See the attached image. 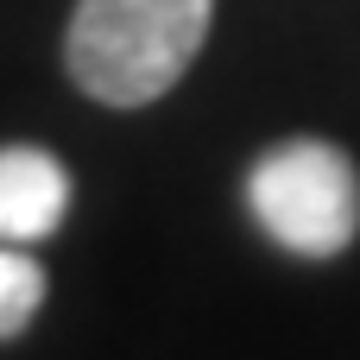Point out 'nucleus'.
<instances>
[{"instance_id":"obj_1","label":"nucleus","mask_w":360,"mask_h":360,"mask_svg":"<svg viewBox=\"0 0 360 360\" xmlns=\"http://www.w3.org/2000/svg\"><path fill=\"white\" fill-rule=\"evenodd\" d=\"M209 19L215 0H76L63 70L101 108H152L202 57Z\"/></svg>"},{"instance_id":"obj_2","label":"nucleus","mask_w":360,"mask_h":360,"mask_svg":"<svg viewBox=\"0 0 360 360\" xmlns=\"http://www.w3.org/2000/svg\"><path fill=\"white\" fill-rule=\"evenodd\" d=\"M253 221L297 259H335L360 234V171L335 139L291 133L247 171Z\"/></svg>"},{"instance_id":"obj_3","label":"nucleus","mask_w":360,"mask_h":360,"mask_svg":"<svg viewBox=\"0 0 360 360\" xmlns=\"http://www.w3.org/2000/svg\"><path fill=\"white\" fill-rule=\"evenodd\" d=\"M70 209V171L44 146H0V240L32 247L57 234Z\"/></svg>"},{"instance_id":"obj_4","label":"nucleus","mask_w":360,"mask_h":360,"mask_svg":"<svg viewBox=\"0 0 360 360\" xmlns=\"http://www.w3.org/2000/svg\"><path fill=\"white\" fill-rule=\"evenodd\" d=\"M44 266L25 253V247H13V240H0V342H13L38 310H44Z\"/></svg>"}]
</instances>
